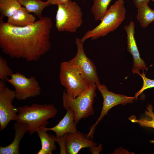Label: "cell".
I'll return each mask as SVG.
<instances>
[{
	"instance_id": "1",
	"label": "cell",
	"mask_w": 154,
	"mask_h": 154,
	"mask_svg": "<svg viewBox=\"0 0 154 154\" xmlns=\"http://www.w3.org/2000/svg\"><path fill=\"white\" fill-rule=\"evenodd\" d=\"M0 16V47L12 58L37 61L50 49L51 18L42 17L32 24L22 27L9 25Z\"/></svg>"
},
{
	"instance_id": "2",
	"label": "cell",
	"mask_w": 154,
	"mask_h": 154,
	"mask_svg": "<svg viewBox=\"0 0 154 154\" xmlns=\"http://www.w3.org/2000/svg\"><path fill=\"white\" fill-rule=\"evenodd\" d=\"M18 110L16 121L25 124L30 135L48 125V119L56 116L57 110L53 104H33L17 107Z\"/></svg>"
},
{
	"instance_id": "3",
	"label": "cell",
	"mask_w": 154,
	"mask_h": 154,
	"mask_svg": "<svg viewBox=\"0 0 154 154\" xmlns=\"http://www.w3.org/2000/svg\"><path fill=\"white\" fill-rule=\"evenodd\" d=\"M126 9L123 0H117L108 9L101 22L93 29L88 31L81 38L83 42L106 35L118 27L125 18Z\"/></svg>"
},
{
	"instance_id": "4",
	"label": "cell",
	"mask_w": 154,
	"mask_h": 154,
	"mask_svg": "<svg viewBox=\"0 0 154 154\" xmlns=\"http://www.w3.org/2000/svg\"><path fill=\"white\" fill-rule=\"evenodd\" d=\"M95 83H92L88 88L81 95L75 98L71 96L64 91L62 93L64 108H70L73 111L75 119L78 124L82 119L86 118L94 114L93 104L96 95Z\"/></svg>"
},
{
	"instance_id": "5",
	"label": "cell",
	"mask_w": 154,
	"mask_h": 154,
	"mask_svg": "<svg viewBox=\"0 0 154 154\" xmlns=\"http://www.w3.org/2000/svg\"><path fill=\"white\" fill-rule=\"evenodd\" d=\"M59 78L66 92L73 98L84 93L91 84L78 66L68 61L60 64Z\"/></svg>"
},
{
	"instance_id": "6",
	"label": "cell",
	"mask_w": 154,
	"mask_h": 154,
	"mask_svg": "<svg viewBox=\"0 0 154 154\" xmlns=\"http://www.w3.org/2000/svg\"><path fill=\"white\" fill-rule=\"evenodd\" d=\"M83 13L77 3L70 0L58 5L55 27L59 32L75 33L82 25Z\"/></svg>"
},
{
	"instance_id": "7",
	"label": "cell",
	"mask_w": 154,
	"mask_h": 154,
	"mask_svg": "<svg viewBox=\"0 0 154 154\" xmlns=\"http://www.w3.org/2000/svg\"><path fill=\"white\" fill-rule=\"evenodd\" d=\"M97 88L101 93L103 98V106L100 115L95 123L90 128V131L86 134L88 138L93 139L95 127L107 114L108 111L114 107L119 105H125L131 103L135 99V96L131 97L119 94H116L108 90L104 84H96Z\"/></svg>"
},
{
	"instance_id": "8",
	"label": "cell",
	"mask_w": 154,
	"mask_h": 154,
	"mask_svg": "<svg viewBox=\"0 0 154 154\" xmlns=\"http://www.w3.org/2000/svg\"><path fill=\"white\" fill-rule=\"evenodd\" d=\"M10 76L7 81L14 87L17 100H25L40 94L41 88L35 76L27 78L18 72L13 73Z\"/></svg>"
},
{
	"instance_id": "9",
	"label": "cell",
	"mask_w": 154,
	"mask_h": 154,
	"mask_svg": "<svg viewBox=\"0 0 154 154\" xmlns=\"http://www.w3.org/2000/svg\"><path fill=\"white\" fill-rule=\"evenodd\" d=\"M75 42L77 53L74 58L68 61L78 66L90 83H100L95 65L85 53L84 42L78 38H76Z\"/></svg>"
},
{
	"instance_id": "10",
	"label": "cell",
	"mask_w": 154,
	"mask_h": 154,
	"mask_svg": "<svg viewBox=\"0 0 154 154\" xmlns=\"http://www.w3.org/2000/svg\"><path fill=\"white\" fill-rule=\"evenodd\" d=\"M16 98L15 90L6 87L0 90V130H3L12 121L16 120L18 111L13 105Z\"/></svg>"
},
{
	"instance_id": "11",
	"label": "cell",
	"mask_w": 154,
	"mask_h": 154,
	"mask_svg": "<svg viewBox=\"0 0 154 154\" xmlns=\"http://www.w3.org/2000/svg\"><path fill=\"white\" fill-rule=\"evenodd\" d=\"M124 29L127 34V50L132 55L133 60L132 72L133 74H137L142 70L144 71L147 70V67L143 60L140 57L134 35L135 33V24L131 21L128 25L125 26Z\"/></svg>"
},
{
	"instance_id": "12",
	"label": "cell",
	"mask_w": 154,
	"mask_h": 154,
	"mask_svg": "<svg viewBox=\"0 0 154 154\" xmlns=\"http://www.w3.org/2000/svg\"><path fill=\"white\" fill-rule=\"evenodd\" d=\"M97 143L92 139L88 138L86 134L80 131L74 133H68L66 139L67 154H77L82 149L96 146Z\"/></svg>"
},
{
	"instance_id": "13",
	"label": "cell",
	"mask_w": 154,
	"mask_h": 154,
	"mask_svg": "<svg viewBox=\"0 0 154 154\" xmlns=\"http://www.w3.org/2000/svg\"><path fill=\"white\" fill-rule=\"evenodd\" d=\"M66 110L65 115L58 124L51 128L44 127L47 131L50 130L54 131L57 138L66 133H74L78 131L77 129L78 124L75 120L73 111L70 108H68Z\"/></svg>"
},
{
	"instance_id": "14",
	"label": "cell",
	"mask_w": 154,
	"mask_h": 154,
	"mask_svg": "<svg viewBox=\"0 0 154 154\" xmlns=\"http://www.w3.org/2000/svg\"><path fill=\"white\" fill-rule=\"evenodd\" d=\"M15 131L13 141L6 146L0 147V154H19V147L21 140L28 131L27 127L25 124L16 122L13 124Z\"/></svg>"
},
{
	"instance_id": "15",
	"label": "cell",
	"mask_w": 154,
	"mask_h": 154,
	"mask_svg": "<svg viewBox=\"0 0 154 154\" xmlns=\"http://www.w3.org/2000/svg\"><path fill=\"white\" fill-rule=\"evenodd\" d=\"M35 16L29 13L21 6L10 17L8 18L6 23L8 24L19 27H25L35 22Z\"/></svg>"
},
{
	"instance_id": "16",
	"label": "cell",
	"mask_w": 154,
	"mask_h": 154,
	"mask_svg": "<svg viewBox=\"0 0 154 154\" xmlns=\"http://www.w3.org/2000/svg\"><path fill=\"white\" fill-rule=\"evenodd\" d=\"M47 131L44 127L37 132L41 142V148L38 154H51L53 151L56 150L55 144L56 137L46 133Z\"/></svg>"
},
{
	"instance_id": "17",
	"label": "cell",
	"mask_w": 154,
	"mask_h": 154,
	"mask_svg": "<svg viewBox=\"0 0 154 154\" xmlns=\"http://www.w3.org/2000/svg\"><path fill=\"white\" fill-rule=\"evenodd\" d=\"M29 13H33L38 18H41L43 9L51 5L48 1L42 0H17Z\"/></svg>"
},
{
	"instance_id": "18",
	"label": "cell",
	"mask_w": 154,
	"mask_h": 154,
	"mask_svg": "<svg viewBox=\"0 0 154 154\" xmlns=\"http://www.w3.org/2000/svg\"><path fill=\"white\" fill-rule=\"evenodd\" d=\"M137 8V19L140 22L141 26L145 28L154 21V10L149 7L147 3L141 4Z\"/></svg>"
},
{
	"instance_id": "19",
	"label": "cell",
	"mask_w": 154,
	"mask_h": 154,
	"mask_svg": "<svg viewBox=\"0 0 154 154\" xmlns=\"http://www.w3.org/2000/svg\"><path fill=\"white\" fill-rule=\"evenodd\" d=\"M21 6L17 0H0V16L9 18Z\"/></svg>"
},
{
	"instance_id": "20",
	"label": "cell",
	"mask_w": 154,
	"mask_h": 154,
	"mask_svg": "<svg viewBox=\"0 0 154 154\" xmlns=\"http://www.w3.org/2000/svg\"><path fill=\"white\" fill-rule=\"evenodd\" d=\"M112 0H94L91 11L94 15L95 20L102 21Z\"/></svg>"
},
{
	"instance_id": "21",
	"label": "cell",
	"mask_w": 154,
	"mask_h": 154,
	"mask_svg": "<svg viewBox=\"0 0 154 154\" xmlns=\"http://www.w3.org/2000/svg\"><path fill=\"white\" fill-rule=\"evenodd\" d=\"M146 110H145V115L150 117V119L143 118L138 119L134 116L129 117L128 119L132 122L138 124L141 127H146L154 129V113L153 107L151 104H148L146 106Z\"/></svg>"
},
{
	"instance_id": "22",
	"label": "cell",
	"mask_w": 154,
	"mask_h": 154,
	"mask_svg": "<svg viewBox=\"0 0 154 154\" xmlns=\"http://www.w3.org/2000/svg\"><path fill=\"white\" fill-rule=\"evenodd\" d=\"M12 69L8 65L6 59L2 56H0V80L6 82L8 77L13 74Z\"/></svg>"
},
{
	"instance_id": "23",
	"label": "cell",
	"mask_w": 154,
	"mask_h": 154,
	"mask_svg": "<svg viewBox=\"0 0 154 154\" xmlns=\"http://www.w3.org/2000/svg\"><path fill=\"white\" fill-rule=\"evenodd\" d=\"M137 74H139L142 78L143 80V85L141 89L136 93L135 95V99H136L139 95L145 90L152 88L154 87V79H151L147 78L143 71V73H141L140 72Z\"/></svg>"
},
{
	"instance_id": "24",
	"label": "cell",
	"mask_w": 154,
	"mask_h": 154,
	"mask_svg": "<svg viewBox=\"0 0 154 154\" xmlns=\"http://www.w3.org/2000/svg\"><path fill=\"white\" fill-rule=\"evenodd\" d=\"M67 133L66 134L58 138L56 137V141L58 143L60 146V154H67L66 139Z\"/></svg>"
},
{
	"instance_id": "25",
	"label": "cell",
	"mask_w": 154,
	"mask_h": 154,
	"mask_svg": "<svg viewBox=\"0 0 154 154\" xmlns=\"http://www.w3.org/2000/svg\"><path fill=\"white\" fill-rule=\"evenodd\" d=\"M93 146L88 148V149L92 154H98L102 151V145L100 144L97 146Z\"/></svg>"
},
{
	"instance_id": "26",
	"label": "cell",
	"mask_w": 154,
	"mask_h": 154,
	"mask_svg": "<svg viewBox=\"0 0 154 154\" xmlns=\"http://www.w3.org/2000/svg\"><path fill=\"white\" fill-rule=\"evenodd\" d=\"M70 0H47L49 1L51 5H57L65 3L68 1Z\"/></svg>"
},
{
	"instance_id": "27",
	"label": "cell",
	"mask_w": 154,
	"mask_h": 154,
	"mask_svg": "<svg viewBox=\"0 0 154 154\" xmlns=\"http://www.w3.org/2000/svg\"><path fill=\"white\" fill-rule=\"evenodd\" d=\"M150 0H133V2L135 7L137 8L139 5L144 3H149Z\"/></svg>"
},
{
	"instance_id": "28",
	"label": "cell",
	"mask_w": 154,
	"mask_h": 154,
	"mask_svg": "<svg viewBox=\"0 0 154 154\" xmlns=\"http://www.w3.org/2000/svg\"><path fill=\"white\" fill-rule=\"evenodd\" d=\"M6 85L5 83V82L2 81L1 80L0 81V90H2L4 89L6 87Z\"/></svg>"
},
{
	"instance_id": "29",
	"label": "cell",
	"mask_w": 154,
	"mask_h": 154,
	"mask_svg": "<svg viewBox=\"0 0 154 154\" xmlns=\"http://www.w3.org/2000/svg\"><path fill=\"white\" fill-rule=\"evenodd\" d=\"M151 142L152 143H154V140H152V141H151Z\"/></svg>"
},
{
	"instance_id": "30",
	"label": "cell",
	"mask_w": 154,
	"mask_h": 154,
	"mask_svg": "<svg viewBox=\"0 0 154 154\" xmlns=\"http://www.w3.org/2000/svg\"><path fill=\"white\" fill-rule=\"evenodd\" d=\"M154 2V0H152Z\"/></svg>"
}]
</instances>
